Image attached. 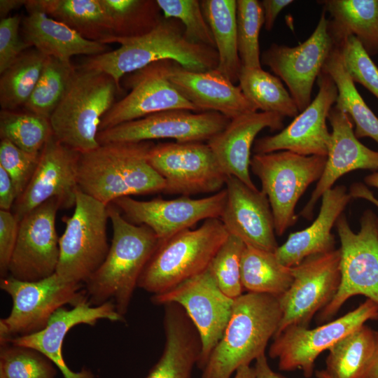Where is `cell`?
Masks as SVG:
<instances>
[{"label":"cell","mask_w":378,"mask_h":378,"mask_svg":"<svg viewBox=\"0 0 378 378\" xmlns=\"http://www.w3.org/2000/svg\"><path fill=\"white\" fill-rule=\"evenodd\" d=\"M112 43L120 46L115 50L87 57L78 66L106 74L120 90L125 76L155 62L170 59L195 71L214 69L218 64L216 50L189 41L183 25L174 18L163 17L150 32L133 38H112L108 43Z\"/></svg>","instance_id":"cell-1"},{"label":"cell","mask_w":378,"mask_h":378,"mask_svg":"<svg viewBox=\"0 0 378 378\" xmlns=\"http://www.w3.org/2000/svg\"><path fill=\"white\" fill-rule=\"evenodd\" d=\"M154 144L113 142L80 153L78 188L106 205L122 197L163 192L164 181L148 160Z\"/></svg>","instance_id":"cell-2"},{"label":"cell","mask_w":378,"mask_h":378,"mask_svg":"<svg viewBox=\"0 0 378 378\" xmlns=\"http://www.w3.org/2000/svg\"><path fill=\"white\" fill-rule=\"evenodd\" d=\"M113 237L100 267L85 282L88 301L98 306L112 301L118 312L127 314L139 279L159 245L154 232L128 221L112 203L108 205Z\"/></svg>","instance_id":"cell-3"},{"label":"cell","mask_w":378,"mask_h":378,"mask_svg":"<svg viewBox=\"0 0 378 378\" xmlns=\"http://www.w3.org/2000/svg\"><path fill=\"white\" fill-rule=\"evenodd\" d=\"M282 311L279 296L247 292L234 299L222 337L203 368L202 378H231L242 366L265 354Z\"/></svg>","instance_id":"cell-4"},{"label":"cell","mask_w":378,"mask_h":378,"mask_svg":"<svg viewBox=\"0 0 378 378\" xmlns=\"http://www.w3.org/2000/svg\"><path fill=\"white\" fill-rule=\"evenodd\" d=\"M120 91L106 74L76 67L64 97L50 118L54 136L80 153L98 147L102 119L115 104V94Z\"/></svg>","instance_id":"cell-5"},{"label":"cell","mask_w":378,"mask_h":378,"mask_svg":"<svg viewBox=\"0 0 378 378\" xmlns=\"http://www.w3.org/2000/svg\"><path fill=\"white\" fill-rule=\"evenodd\" d=\"M229 235L220 218H210L197 228L159 241L137 287L153 295L162 294L203 272Z\"/></svg>","instance_id":"cell-6"},{"label":"cell","mask_w":378,"mask_h":378,"mask_svg":"<svg viewBox=\"0 0 378 378\" xmlns=\"http://www.w3.org/2000/svg\"><path fill=\"white\" fill-rule=\"evenodd\" d=\"M327 156L303 155L288 150L254 154L250 169L261 182L272 209L275 233L281 236L295 223L301 196L323 172Z\"/></svg>","instance_id":"cell-7"},{"label":"cell","mask_w":378,"mask_h":378,"mask_svg":"<svg viewBox=\"0 0 378 378\" xmlns=\"http://www.w3.org/2000/svg\"><path fill=\"white\" fill-rule=\"evenodd\" d=\"M0 288L13 301L10 313L0 320V344L43 330L66 304L75 307L88 301L83 284L65 281L56 272L35 281L7 276L1 278Z\"/></svg>","instance_id":"cell-8"},{"label":"cell","mask_w":378,"mask_h":378,"mask_svg":"<svg viewBox=\"0 0 378 378\" xmlns=\"http://www.w3.org/2000/svg\"><path fill=\"white\" fill-rule=\"evenodd\" d=\"M74 206L73 214L63 218L66 226L59 239L56 273L65 281L84 284L102 264L110 248L108 205L78 188Z\"/></svg>","instance_id":"cell-9"},{"label":"cell","mask_w":378,"mask_h":378,"mask_svg":"<svg viewBox=\"0 0 378 378\" xmlns=\"http://www.w3.org/2000/svg\"><path fill=\"white\" fill-rule=\"evenodd\" d=\"M335 225L340 241V284L331 302L320 311L318 320L321 323L329 321L356 295L378 304V218L366 210L358 232L351 229L343 214Z\"/></svg>","instance_id":"cell-10"},{"label":"cell","mask_w":378,"mask_h":378,"mask_svg":"<svg viewBox=\"0 0 378 378\" xmlns=\"http://www.w3.org/2000/svg\"><path fill=\"white\" fill-rule=\"evenodd\" d=\"M148 160L164 179L165 194L190 197L200 193L214 194L225 188L227 176L207 143L154 144Z\"/></svg>","instance_id":"cell-11"},{"label":"cell","mask_w":378,"mask_h":378,"mask_svg":"<svg viewBox=\"0 0 378 378\" xmlns=\"http://www.w3.org/2000/svg\"><path fill=\"white\" fill-rule=\"evenodd\" d=\"M378 319V304L370 299L342 316L315 328L291 326L273 338L269 356L278 360L282 371H302L310 378L317 357L341 338L364 325Z\"/></svg>","instance_id":"cell-12"},{"label":"cell","mask_w":378,"mask_h":378,"mask_svg":"<svg viewBox=\"0 0 378 378\" xmlns=\"http://www.w3.org/2000/svg\"><path fill=\"white\" fill-rule=\"evenodd\" d=\"M340 263L338 248L309 256L291 267L293 281L279 296L282 317L274 337L291 326L309 328L314 314L331 302L339 288Z\"/></svg>","instance_id":"cell-13"},{"label":"cell","mask_w":378,"mask_h":378,"mask_svg":"<svg viewBox=\"0 0 378 378\" xmlns=\"http://www.w3.org/2000/svg\"><path fill=\"white\" fill-rule=\"evenodd\" d=\"M151 301L158 305L174 302L183 308L200 335L202 351L197 366L202 370L222 337L234 299L221 291L208 268L165 293L153 295Z\"/></svg>","instance_id":"cell-14"},{"label":"cell","mask_w":378,"mask_h":378,"mask_svg":"<svg viewBox=\"0 0 378 378\" xmlns=\"http://www.w3.org/2000/svg\"><path fill=\"white\" fill-rule=\"evenodd\" d=\"M335 47L324 11L306 41L294 47L272 43L261 54L260 61L285 83L302 112L311 104L314 83Z\"/></svg>","instance_id":"cell-15"},{"label":"cell","mask_w":378,"mask_h":378,"mask_svg":"<svg viewBox=\"0 0 378 378\" xmlns=\"http://www.w3.org/2000/svg\"><path fill=\"white\" fill-rule=\"evenodd\" d=\"M226 196L224 188L200 199L181 196L171 200L158 197L141 201L131 197H122L112 204L128 221L148 226L159 241H163L181 231L190 229L201 220L220 218Z\"/></svg>","instance_id":"cell-16"},{"label":"cell","mask_w":378,"mask_h":378,"mask_svg":"<svg viewBox=\"0 0 378 378\" xmlns=\"http://www.w3.org/2000/svg\"><path fill=\"white\" fill-rule=\"evenodd\" d=\"M58 200H49L25 215L19 222L15 246L8 269V276L26 281H38L56 272L59 258L55 226Z\"/></svg>","instance_id":"cell-17"},{"label":"cell","mask_w":378,"mask_h":378,"mask_svg":"<svg viewBox=\"0 0 378 378\" xmlns=\"http://www.w3.org/2000/svg\"><path fill=\"white\" fill-rule=\"evenodd\" d=\"M230 120L213 111L169 110L127 122L98 133L99 144L172 139L177 142L208 141Z\"/></svg>","instance_id":"cell-18"},{"label":"cell","mask_w":378,"mask_h":378,"mask_svg":"<svg viewBox=\"0 0 378 378\" xmlns=\"http://www.w3.org/2000/svg\"><path fill=\"white\" fill-rule=\"evenodd\" d=\"M169 60L153 62L123 77L125 86L130 92L115 102L103 117L99 132L165 111L187 110L198 113L195 106L169 80Z\"/></svg>","instance_id":"cell-19"},{"label":"cell","mask_w":378,"mask_h":378,"mask_svg":"<svg viewBox=\"0 0 378 378\" xmlns=\"http://www.w3.org/2000/svg\"><path fill=\"white\" fill-rule=\"evenodd\" d=\"M317 79L318 91L311 104L279 133L256 139L254 154L288 150L303 155L327 156L331 132L326 121L336 102L337 89L323 70Z\"/></svg>","instance_id":"cell-20"},{"label":"cell","mask_w":378,"mask_h":378,"mask_svg":"<svg viewBox=\"0 0 378 378\" xmlns=\"http://www.w3.org/2000/svg\"><path fill=\"white\" fill-rule=\"evenodd\" d=\"M80 153L58 141L54 135L48 141L40 152L32 177L12 209L19 222L31 211L51 199L58 200L62 209L75 206Z\"/></svg>","instance_id":"cell-21"},{"label":"cell","mask_w":378,"mask_h":378,"mask_svg":"<svg viewBox=\"0 0 378 378\" xmlns=\"http://www.w3.org/2000/svg\"><path fill=\"white\" fill-rule=\"evenodd\" d=\"M225 189L226 202L220 219L229 234L246 245L275 252L279 245L267 195L231 176L227 177Z\"/></svg>","instance_id":"cell-22"},{"label":"cell","mask_w":378,"mask_h":378,"mask_svg":"<svg viewBox=\"0 0 378 378\" xmlns=\"http://www.w3.org/2000/svg\"><path fill=\"white\" fill-rule=\"evenodd\" d=\"M125 322L112 301L93 306L89 301L82 302L71 309L61 307L50 318L41 330L26 336L17 337L6 343L34 349L49 358L61 372L64 378H94L90 370L83 368L75 372L71 370L62 356V344L67 332L80 324L94 326L99 320Z\"/></svg>","instance_id":"cell-23"},{"label":"cell","mask_w":378,"mask_h":378,"mask_svg":"<svg viewBox=\"0 0 378 378\" xmlns=\"http://www.w3.org/2000/svg\"><path fill=\"white\" fill-rule=\"evenodd\" d=\"M167 76L198 113L217 112L232 120L258 111L240 87L236 86L216 69L195 71L169 60Z\"/></svg>","instance_id":"cell-24"},{"label":"cell","mask_w":378,"mask_h":378,"mask_svg":"<svg viewBox=\"0 0 378 378\" xmlns=\"http://www.w3.org/2000/svg\"><path fill=\"white\" fill-rule=\"evenodd\" d=\"M328 120L332 132L325 167L309 201L300 212L301 216L309 220L312 218L318 200L344 174L356 169H378V151L358 141L346 113L333 106Z\"/></svg>","instance_id":"cell-25"},{"label":"cell","mask_w":378,"mask_h":378,"mask_svg":"<svg viewBox=\"0 0 378 378\" xmlns=\"http://www.w3.org/2000/svg\"><path fill=\"white\" fill-rule=\"evenodd\" d=\"M284 117L274 113L253 112L230 120L227 127L206 143L227 176L236 177L251 188H257L250 175L251 150L258 134L284 127Z\"/></svg>","instance_id":"cell-26"},{"label":"cell","mask_w":378,"mask_h":378,"mask_svg":"<svg viewBox=\"0 0 378 378\" xmlns=\"http://www.w3.org/2000/svg\"><path fill=\"white\" fill-rule=\"evenodd\" d=\"M351 199L344 186L326 191L321 197L319 214L313 223L305 229L290 234L275 251L279 262L292 267L309 256L335 250L332 229Z\"/></svg>","instance_id":"cell-27"},{"label":"cell","mask_w":378,"mask_h":378,"mask_svg":"<svg viewBox=\"0 0 378 378\" xmlns=\"http://www.w3.org/2000/svg\"><path fill=\"white\" fill-rule=\"evenodd\" d=\"M164 307V349L146 378H191L201 354L200 335L181 306Z\"/></svg>","instance_id":"cell-28"},{"label":"cell","mask_w":378,"mask_h":378,"mask_svg":"<svg viewBox=\"0 0 378 378\" xmlns=\"http://www.w3.org/2000/svg\"><path fill=\"white\" fill-rule=\"evenodd\" d=\"M22 19L25 42L47 57L71 62L75 55L94 56L109 51L107 44L88 40L66 24L38 11Z\"/></svg>","instance_id":"cell-29"},{"label":"cell","mask_w":378,"mask_h":378,"mask_svg":"<svg viewBox=\"0 0 378 378\" xmlns=\"http://www.w3.org/2000/svg\"><path fill=\"white\" fill-rule=\"evenodd\" d=\"M329 32L335 46L354 36L367 53L378 54V0H326Z\"/></svg>","instance_id":"cell-30"},{"label":"cell","mask_w":378,"mask_h":378,"mask_svg":"<svg viewBox=\"0 0 378 378\" xmlns=\"http://www.w3.org/2000/svg\"><path fill=\"white\" fill-rule=\"evenodd\" d=\"M24 7L27 12L38 11L66 24L88 40L107 44L113 37L100 0H27Z\"/></svg>","instance_id":"cell-31"},{"label":"cell","mask_w":378,"mask_h":378,"mask_svg":"<svg viewBox=\"0 0 378 378\" xmlns=\"http://www.w3.org/2000/svg\"><path fill=\"white\" fill-rule=\"evenodd\" d=\"M218 55L216 69L235 84L242 67L237 47V1H200Z\"/></svg>","instance_id":"cell-32"},{"label":"cell","mask_w":378,"mask_h":378,"mask_svg":"<svg viewBox=\"0 0 378 378\" xmlns=\"http://www.w3.org/2000/svg\"><path fill=\"white\" fill-rule=\"evenodd\" d=\"M323 70L332 78L337 89L334 106L352 118L356 125V136L369 137L378 144V118L357 90L338 46H335L331 51Z\"/></svg>","instance_id":"cell-33"},{"label":"cell","mask_w":378,"mask_h":378,"mask_svg":"<svg viewBox=\"0 0 378 378\" xmlns=\"http://www.w3.org/2000/svg\"><path fill=\"white\" fill-rule=\"evenodd\" d=\"M241 279L247 292L280 296L290 287L293 276L291 267L281 263L275 252L245 244L241 258Z\"/></svg>","instance_id":"cell-34"},{"label":"cell","mask_w":378,"mask_h":378,"mask_svg":"<svg viewBox=\"0 0 378 378\" xmlns=\"http://www.w3.org/2000/svg\"><path fill=\"white\" fill-rule=\"evenodd\" d=\"M238 81L244 94L258 110L284 118H295L299 114L294 99L281 80L262 68L242 66Z\"/></svg>","instance_id":"cell-35"},{"label":"cell","mask_w":378,"mask_h":378,"mask_svg":"<svg viewBox=\"0 0 378 378\" xmlns=\"http://www.w3.org/2000/svg\"><path fill=\"white\" fill-rule=\"evenodd\" d=\"M47 56L34 48L24 52L0 76L1 110L23 107L42 73Z\"/></svg>","instance_id":"cell-36"},{"label":"cell","mask_w":378,"mask_h":378,"mask_svg":"<svg viewBox=\"0 0 378 378\" xmlns=\"http://www.w3.org/2000/svg\"><path fill=\"white\" fill-rule=\"evenodd\" d=\"M100 2L110 18L113 38H133L144 36L155 29L163 18L156 0H100Z\"/></svg>","instance_id":"cell-37"},{"label":"cell","mask_w":378,"mask_h":378,"mask_svg":"<svg viewBox=\"0 0 378 378\" xmlns=\"http://www.w3.org/2000/svg\"><path fill=\"white\" fill-rule=\"evenodd\" d=\"M374 330L363 325L328 351L324 370L332 378H357L374 349Z\"/></svg>","instance_id":"cell-38"},{"label":"cell","mask_w":378,"mask_h":378,"mask_svg":"<svg viewBox=\"0 0 378 378\" xmlns=\"http://www.w3.org/2000/svg\"><path fill=\"white\" fill-rule=\"evenodd\" d=\"M76 71L71 62L47 57L39 80L23 106L24 110L50 119Z\"/></svg>","instance_id":"cell-39"},{"label":"cell","mask_w":378,"mask_h":378,"mask_svg":"<svg viewBox=\"0 0 378 378\" xmlns=\"http://www.w3.org/2000/svg\"><path fill=\"white\" fill-rule=\"evenodd\" d=\"M53 135L48 118L26 110H1V139H6L23 150L40 153Z\"/></svg>","instance_id":"cell-40"},{"label":"cell","mask_w":378,"mask_h":378,"mask_svg":"<svg viewBox=\"0 0 378 378\" xmlns=\"http://www.w3.org/2000/svg\"><path fill=\"white\" fill-rule=\"evenodd\" d=\"M57 368L34 349L0 344V378H56Z\"/></svg>","instance_id":"cell-41"},{"label":"cell","mask_w":378,"mask_h":378,"mask_svg":"<svg viewBox=\"0 0 378 378\" xmlns=\"http://www.w3.org/2000/svg\"><path fill=\"white\" fill-rule=\"evenodd\" d=\"M264 13L258 0L237 1V47L242 66L261 68L259 34Z\"/></svg>","instance_id":"cell-42"},{"label":"cell","mask_w":378,"mask_h":378,"mask_svg":"<svg viewBox=\"0 0 378 378\" xmlns=\"http://www.w3.org/2000/svg\"><path fill=\"white\" fill-rule=\"evenodd\" d=\"M244 246L243 241L230 234L208 267L221 291L232 299L238 298L244 291L241 258Z\"/></svg>","instance_id":"cell-43"},{"label":"cell","mask_w":378,"mask_h":378,"mask_svg":"<svg viewBox=\"0 0 378 378\" xmlns=\"http://www.w3.org/2000/svg\"><path fill=\"white\" fill-rule=\"evenodd\" d=\"M156 1L164 18H174L182 23L189 41L216 49L213 34L204 18L200 1Z\"/></svg>","instance_id":"cell-44"},{"label":"cell","mask_w":378,"mask_h":378,"mask_svg":"<svg viewBox=\"0 0 378 378\" xmlns=\"http://www.w3.org/2000/svg\"><path fill=\"white\" fill-rule=\"evenodd\" d=\"M346 69L354 83H358L378 99V67L353 36L339 46Z\"/></svg>","instance_id":"cell-45"},{"label":"cell","mask_w":378,"mask_h":378,"mask_svg":"<svg viewBox=\"0 0 378 378\" xmlns=\"http://www.w3.org/2000/svg\"><path fill=\"white\" fill-rule=\"evenodd\" d=\"M40 153H31L17 147L6 139L0 141V167L11 178L17 199L28 185L36 168Z\"/></svg>","instance_id":"cell-46"},{"label":"cell","mask_w":378,"mask_h":378,"mask_svg":"<svg viewBox=\"0 0 378 378\" xmlns=\"http://www.w3.org/2000/svg\"><path fill=\"white\" fill-rule=\"evenodd\" d=\"M22 19L20 15L0 20V74L26 50L32 48L20 34Z\"/></svg>","instance_id":"cell-47"},{"label":"cell","mask_w":378,"mask_h":378,"mask_svg":"<svg viewBox=\"0 0 378 378\" xmlns=\"http://www.w3.org/2000/svg\"><path fill=\"white\" fill-rule=\"evenodd\" d=\"M19 221L10 211L0 210V274L8 276V269L18 239Z\"/></svg>","instance_id":"cell-48"},{"label":"cell","mask_w":378,"mask_h":378,"mask_svg":"<svg viewBox=\"0 0 378 378\" xmlns=\"http://www.w3.org/2000/svg\"><path fill=\"white\" fill-rule=\"evenodd\" d=\"M17 200L13 181L8 174L0 167V208L10 211Z\"/></svg>","instance_id":"cell-49"},{"label":"cell","mask_w":378,"mask_h":378,"mask_svg":"<svg viewBox=\"0 0 378 378\" xmlns=\"http://www.w3.org/2000/svg\"><path fill=\"white\" fill-rule=\"evenodd\" d=\"M294 2L292 0H262L260 1L264 13V26L267 31L274 27L276 19L280 12Z\"/></svg>","instance_id":"cell-50"},{"label":"cell","mask_w":378,"mask_h":378,"mask_svg":"<svg viewBox=\"0 0 378 378\" xmlns=\"http://www.w3.org/2000/svg\"><path fill=\"white\" fill-rule=\"evenodd\" d=\"M374 349L357 378H378V330H374Z\"/></svg>","instance_id":"cell-51"},{"label":"cell","mask_w":378,"mask_h":378,"mask_svg":"<svg viewBox=\"0 0 378 378\" xmlns=\"http://www.w3.org/2000/svg\"><path fill=\"white\" fill-rule=\"evenodd\" d=\"M254 378H287L274 372L270 366L265 354L260 356L253 366Z\"/></svg>","instance_id":"cell-52"},{"label":"cell","mask_w":378,"mask_h":378,"mask_svg":"<svg viewBox=\"0 0 378 378\" xmlns=\"http://www.w3.org/2000/svg\"><path fill=\"white\" fill-rule=\"evenodd\" d=\"M351 198L363 199L372 203L378 208V199L373 192L363 183H356L351 186L349 191Z\"/></svg>","instance_id":"cell-53"},{"label":"cell","mask_w":378,"mask_h":378,"mask_svg":"<svg viewBox=\"0 0 378 378\" xmlns=\"http://www.w3.org/2000/svg\"><path fill=\"white\" fill-rule=\"evenodd\" d=\"M27 0H1L0 18L1 19L9 17V14L17 9L25 6Z\"/></svg>","instance_id":"cell-54"},{"label":"cell","mask_w":378,"mask_h":378,"mask_svg":"<svg viewBox=\"0 0 378 378\" xmlns=\"http://www.w3.org/2000/svg\"><path fill=\"white\" fill-rule=\"evenodd\" d=\"M233 378H254V370L250 365L242 366L234 373Z\"/></svg>","instance_id":"cell-55"},{"label":"cell","mask_w":378,"mask_h":378,"mask_svg":"<svg viewBox=\"0 0 378 378\" xmlns=\"http://www.w3.org/2000/svg\"><path fill=\"white\" fill-rule=\"evenodd\" d=\"M364 181L367 186L378 189V169L373 173L366 176Z\"/></svg>","instance_id":"cell-56"},{"label":"cell","mask_w":378,"mask_h":378,"mask_svg":"<svg viewBox=\"0 0 378 378\" xmlns=\"http://www.w3.org/2000/svg\"><path fill=\"white\" fill-rule=\"evenodd\" d=\"M316 377L317 378H332L324 370H317L316 372Z\"/></svg>","instance_id":"cell-57"}]
</instances>
